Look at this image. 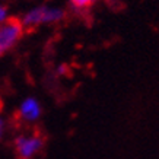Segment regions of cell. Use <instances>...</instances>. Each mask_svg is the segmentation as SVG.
<instances>
[{
	"label": "cell",
	"mask_w": 159,
	"mask_h": 159,
	"mask_svg": "<svg viewBox=\"0 0 159 159\" xmlns=\"http://www.w3.org/2000/svg\"><path fill=\"white\" fill-rule=\"evenodd\" d=\"M24 34V26L20 24V19L9 18V19L0 24V57L13 48L16 43L20 39Z\"/></svg>",
	"instance_id": "obj_1"
},
{
	"label": "cell",
	"mask_w": 159,
	"mask_h": 159,
	"mask_svg": "<svg viewBox=\"0 0 159 159\" xmlns=\"http://www.w3.org/2000/svg\"><path fill=\"white\" fill-rule=\"evenodd\" d=\"M44 140L41 136H18L15 139V148L20 159H32L43 149Z\"/></svg>",
	"instance_id": "obj_2"
},
{
	"label": "cell",
	"mask_w": 159,
	"mask_h": 159,
	"mask_svg": "<svg viewBox=\"0 0 159 159\" xmlns=\"http://www.w3.org/2000/svg\"><path fill=\"white\" fill-rule=\"evenodd\" d=\"M43 114V107L39 104V101L34 97L25 98L20 102L19 110H18V116L20 117V120L26 121V123H35L41 118Z\"/></svg>",
	"instance_id": "obj_3"
},
{
	"label": "cell",
	"mask_w": 159,
	"mask_h": 159,
	"mask_svg": "<svg viewBox=\"0 0 159 159\" xmlns=\"http://www.w3.org/2000/svg\"><path fill=\"white\" fill-rule=\"evenodd\" d=\"M41 13V25L43 24H56L64 18V10L54 6H39Z\"/></svg>",
	"instance_id": "obj_4"
},
{
	"label": "cell",
	"mask_w": 159,
	"mask_h": 159,
	"mask_svg": "<svg viewBox=\"0 0 159 159\" xmlns=\"http://www.w3.org/2000/svg\"><path fill=\"white\" fill-rule=\"evenodd\" d=\"M70 3L76 9H86V7L95 3V0H70Z\"/></svg>",
	"instance_id": "obj_5"
},
{
	"label": "cell",
	"mask_w": 159,
	"mask_h": 159,
	"mask_svg": "<svg viewBox=\"0 0 159 159\" xmlns=\"http://www.w3.org/2000/svg\"><path fill=\"white\" fill-rule=\"evenodd\" d=\"M9 19V13H7V7L3 5H0V24H3Z\"/></svg>",
	"instance_id": "obj_6"
},
{
	"label": "cell",
	"mask_w": 159,
	"mask_h": 159,
	"mask_svg": "<svg viewBox=\"0 0 159 159\" xmlns=\"http://www.w3.org/2000/svg\"><path fill=\"white\" fill-rule=\"evenodd\" d=\"M5 129H6V123H5V120H3V117L0 116V139L5 134Z\"/></svg>",
	"instance_id": "obj_7"
},
{
	"label": "cell",
	"mask_w": 159,
	"mask_h": 159,
	"mask_svg": "<svg viewBox=\"0 0 159 159\" xmlns=\"http://www.w3.org/2000/svg\"><path fill=\"white\" fill-rule=\"evenodd\" d=\"M0 110H2V99H0Z\"/></svg>",
	"instance_id": "obj_8"
}]
</instances>
